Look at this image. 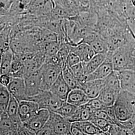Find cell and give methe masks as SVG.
<instances>
[{
    "mask_svg": "<svg viewBox=\"0 0 135 135\" xmlns=\"http://www.w3.org/2000/svg\"><path fill=\"white\" fill-rule=\"evenodd\" d=\"M112 60L115 71L135 72V39L113 51Z\"/></svg>",
    "mask_w": 135,
    "mask_h": 135,
    "instance_id": "obj_1",
    "label": "cell"
},
{
    "mask_svg": "<svg viewBox=\"0 0 135 135\" xmlns=\"http://www.w3.org/2000/svg\"><path fill=\"white\" fill-rule=\"evenodd\" d=\"M113 107L120 122L130 119L135 108V94L121 90L117 97Z\"/></svg>",
    "mask_w": 135,
    "mask_h": 135,
    "instance_id": "obj_2",
    "label": "cell"
},
{
    "mask_svg": "<svg viewBox=\"0 0 135 135\" xmlns=\"http://www.w3.org/2000/svg\"><path fill=\"white\" fill-rule=\"evenodd\" d=\"M42 80V90H50L54 82L62 72V70L51 62H46L39 69Z\"/></svg>",
    "mask_w": 135,
    "mask_h": 135,
    "instance_id": "obj_3",
    "label": "cell"
},
{
    "mask_svg": "<svg viewBox=\"0 0 135 135\" xmlns=\"http://www.w3.org/2000/svg\"><path fill=\"white\" fill-rule=\"evenodd\" d=\"M53 131V135H70L72 125L68 119L57 113L50 112V116L47 124Z\"/></svg>",
    "mask_w": 135,
    "mask_h": 135,
    "instance_id": "obj_4",
    "label": "cell"
},
{
    "mask_svg": "<svg viewBox=\"0 0 135 135\" xmlns=\"http://www.w3.org/2000/svg\"><path fill=\"white\" fill-rule=\"evenodd\" d=\"M113 51H109L106 54L104 61L93 72L87 76V81L103 80L114 71L112 60Z\"/></svg>",
    "mask_w": 135,
    "mask_h": 135,
    "instance_id": "obj_5",
    "label": "cell"
},
{
    "mask_svg": "<svg viewBox=\"0 0 135 135\" xmlns=\"http://www.w3.org/2000/svg\"><path fill=\"white\" fill-rule=\"evenodd\" d=\"M24 80L29 100L43 91L42 80L40 70L30 74L25 77Z\"/></svg>",
    "mask_w": 135,
    "mask_h": 135,
    "instance_id": "obj_6",
    "label": "cell"
},
{
    "mask_svg": "<svg viewBox=\"0 0 135 135\" xmlns=\"http://www.w3.org/2000/svg\"><path fill=\"white\" fill-rule=\"evenodd\" d=\"M11 95L19 102L29 100L27 95L24 79L11 77L10 83L7 86Z\"/></svg>",
    "mask_w": 135,
    "mask_h": 135,
    "instance_id": "obj_7",
    "label": "cell"
},
{
    "mask_svg": "<svg viewBox=\"0 0 135 135\" xmlns=\"http://www.w3.org/2000/svg\"><path fill=\"white\" fill-rule=\"evenodd\" d=\"M50 116V111L49 110L40 109L37 113L29 121L22 124L36 133L46 125Z\"/></svg>",
    "mask_w": 135,
    "mask_h": 135,
    "instance_id": "obj_8",
    "label": "cell"
},
{
    "mask_svg": "<svg viewBox=\"0 0 135 135\" xmlns=\"http://www.w3.org/2000/svg\"><path fill=\"white\" fill-rule=\"evenodd\" d=\"M19 103V115L22 123L29 121L40 110L38 104L33 101L25 100L20 102Z\"/></svg>",
    "mask_w": 135,
    "mask_h": 135,
    "instance_id": "obj_9",
    "label": "cell"
},
{
    "mask_svg": "<svg viewBox=\"0 0 135 135\" xmlns=\"http://www.w3.org/2000/svg\"><path fill=\"white\" fill-rule=\"evenodd\" d=\"M70 49L71 52L77 55L82 62L87 63L96 54L89 44L83 42L75 45H70Z\"/></svg>",
    "mask_w": 135,
    "mask_h": 135,
    "instance_id": "obj_10",
    "label": "cell"
},
{
    "mask_svg": "<svg viewBox=\"0 0 135 135\" xmlns=\"http://www.w3.org/2000/svg\"><path fill=\"white\" fill-rule=\"evenodd\" d=\"M71 91V89L63 77L62 72L50 89L52 93L66 101Z\"/></svg>",
    "mask_w": 135,
    "mask_h": 135,
    "instance_id": "obj_11",
    "label": "cell"
},
{
    "mask_svg": "<svg viewBox=\"0 0 135 135\" xmlns=\"http://www.w3.org/2000/svg\"><path fill=\"white\" fill-rule=\"evenodd\" d=\"M104 87V79L88 81L81 85V89L90 99L97 98Z\"/></svg>",
    "mask_w": 135,
    "mask_h": 135,
    "instance_id": "obj_12",
    "label": "cell"
},
{
    "mask_svg": "<svg viewBox=\"0 0 135 135\" xmlns=\"http://www.w3.org/2000/svg\"><path fill=\"white\" fill-rule=\"evenodd\" d=\"M121 89L135 94V72L123 71L118 72Z\"/></svg>",
    "mask_w": 135,
    "mask_h": 135,
    "instance_id": "obj_13",
    "label": "cell"
},
{
    "mask_svg": "<svg viewBox=\"0 0 135 135\" xmlns=\"http://www.w3.org/2000/svg\"><path fill=\"white\" fill-rule=\"evenodd\" d=\"M90 99L81 89L71 90L69 93L66 101L75 106H81L86 104Z\"/></svg>",
    "mask_w": 135,
    "mask_h": 135,
    "instance_id": "obj_14",
    "label": "cell"
},
{
    "mask_svg": "<svg viewBox=\"0 0 135 135\" xmlns=\"http://www.w3.org/2000/svg\"><path fill=\"white\" fill-rule=\"evenodd\" d=\"M70 52V45L67 43L62 44L58 53L49 61L57 65L63 70L67 65L66 61Z\"/></svg>",
    "mask_w": 135,
    "mask_h": 135,
    "instance_id": "obj_15",
    "label": "cell"
},
{
    "mask_svg": "<svg viewBox=\"0 0 135 135\" xmlns=\"http://www.w3.org/2000/svg\"><path fill=\"white\" fill-rule=\"evenodd\" d=\"M93 116V111L85 104L78 107L74 114L68 120L72 123L80 121H90Z\"/></svg>",
    "mask_w": 135,
    "mask_h": 135,
    "instance_id": "obj_16",
    "label": "cell"
},
{
    "mask_svg": "<svg viewBox=\"0 0 135 135\" xmlns=\"http://www.w3.org/2000/svg\"><path fill=\"white\" fill-rule=\"evenodd\" d=\"M118 94L110 88L104 86L97 98L106 106H112L116 101Z\"/></svg>",
    "mask_w": 135,
    "mask_h": 135,
    "instance_id": "obj_17",
    "label": "cell"
},
{
    "mask_svg": "<svg viewBox=\"0 0 135 135\" xmlns=\"http://www.w3.org/2000/svg\"><path fill=\"white\" fill-rule=\"evenodd\" d=\"M13 52L10 49L3 53L1 54V65L0 74L8 75L10 74L11 64L13 57Z\"/></svg>",
    "mask_w": 135,
    "mask_h": 135,
    "instance_id": "obj_18",
    "label": "cell"
},
{
    "mask_svg": "<svg viewBox=\"0 0 135 135\" xmlns=\"http://www.w3.org/2000/svg\"><path fill=\"white\" fill-rule=\"evenodd\" d=\"M107 54H97L87 63H85V74L88 76L94 72L103 63L106 57Z\"/></svg>",
    "mask_w": 135,
    "mask_h": 135,
    "instance_id": "obj_19",
    "label": "cell"
},
{
    "mask_svg": "<svg viewBox=\"0 0 135 135\" xmlns=\"http://www.w3.org/2000/svg\"><path fill=\"white\" fill-rule=\"evenodd\" d=\"M89 44L92 47L96 54H107L109 51L106 40L100 33Z\"/></svg>",
    "mask_w": 135,
    "mask_h": 135,
    "instance_id": "obj_20",
    "label": "cell"
},
{
    "mask_svg": "<svg viewBox=\"0 0 135 135\" xmlns=\"http://www.w3.org/2000/svg\"><path fill=\"white\" fill-rule=\"evenodd\" d=\"M72 124L78 127L85 134H101L103 133L91 121H80L74 122Z\"/></svg>",
    "mask_w": 135,
    "mask_h": 135,
    "instance_id": "obj_21",
    "label": "cell"
},
{
    "mask_svg": "<svg viewBox=\"0 0 135 135\" xmlns=\"http://www.w3.org/2000/svg\"><path fill=\"white\" fill-rule=\"evenodd\" d=\"M52 95V93L50 90L42 91L38 95L32 98L30 100L36 102L39 105V109L49 110Z\"/></svg>",
    "mask_w": 135,
    "mask_h": 135,
    "instance_id": "obj_22",
    "label": "cell"
},
{
    "mask_svg": "<svg viewBox=\"0 0 135 135\" xmlns=\"http://www.w3.org/2000/svg\"><path fill=\"white\" fill-rule=\"evenodd\" d=\"M104 86L110 88L118 94L120 92L122 89L118 72L114 70L104 79Z\"/></svg>",
    "mask_w": 135,
    "mask_h": 135,
    "instance_id": "obj_23",
    "label": "cell"
},
{
    "mask_svg": "<svg viewBox=\"0 0 135 135\" xmlns=\"http://www.w3.org/2000/svg\"><path fill=\"white\" fill-rule=\"evenodd\" d=\"M63 77L71 90L81 89V85L78 79L73 73L71 69L67 65L62 70Z\"/></svg>",
    "mask_w": 135,
    "mask_h": 135,
    "instance_id": "obj_24",
    "label": "cell"
},
{
    "mask_svg": "<svg viewBox=\"0 0 135 135\" xmlns=\"http://www.w3.org/2000/svg\"><path fill=\"white\" fill-rule=\"evenodd\" d=\"M19 103L14 97L11 95L10 102L7 109V112L9 117L13 121L18 123H22L20 119L19 115Z\"/></svg>",
    "mask_w": 135,
    "mask_h": 135,
    "instance_id": "obj_25",
    "label": "cell"
},
{
    "mask_svg": "<svg viewBox=\"0 0 135 135\" xmlns=\"http://www.w3.org/2000/svg\"><path fill=\"white\" fill-rule=\"evenodd\" d=\"M11 96L7 87L0 84V112L7 111Z\"/></svg>",
    "mask_w": 135,
    "mask_h": 135,
    "instance_id": "obj_26",
    "label": "cell"
},
{
    "mask_svg": "<svg viewBox=\"0 0 135 135\" xmlns=\"http://www.w3.org/2000/svg\"><path fill=\"white\" fill-rule=\"evenodd\" d=\"M10 29L6 27L1 31V54L11 49Z\"/></svg>",
    "mask_w": 135,
    "mask_h": 135,
    "instance_id": "obj_27",
    "label": "cell"
},
{
    "mask_svg": "<svg viewBox=\"0 0 135 135\" xmlns=\"http://www.w3.org/2000/svg\"><path fill=\"white\" fill-rule=\"evenodd\" d=\"M77 107L65 101L63 105L55 113L59 114L64 118L69 119L74 114L77 109Z\"/></svg>",
    "mask_w": 135,
    "mask_h": 135,
    "instance_id": "obj_28",
    "label": "cell"
},
{
    "mask_svg": "<svg viewBox=\"0 0 135 135\" xmlns=\"http://www.w3.org/2000/svg\"><path fill=\"white\" fill-rule=\"evenodd\" d=\"M0 119V132L10 130L18 129L19 126L22 124H18L15 122L9 117Z\"/></svg>",
    "mask_w": 135,
    "mask_h": 135,
    "instance_id": "obj_29",
    "label": "cell"
},
{
    "mask_svg": "<svg viewBox=\"0 0 135 135\" xmlns=\"http://www.w3.org/2000/svg\"><path fill=\"white\" fill-rule=\"evenodd\" d=\"M90 121L98 127L103 133L109 132L111 125L113 124L106 120L97 118L94 116H93Z\"/></svg>",
    "mask_w": 135,
    "mask_h": 135,
    "instance_id": "obj_30",
    "label": "cell"
},
{
    "mask_svg": "<svg viewBox=\"0 0 135 135\" xmlns=\"http://www.w3.org/2000/svg\"><path fill=\"white\" fill-rule=\"evenodd\" d=\"M66 101H64L59 97L54 95L52 93L51 98L49 110L50 112H56L58 109L63 105L64 103Z\"/></svg>",
    "mask_w": 135,
    "mask_h": 135,
    "instance_id": "obj_31",
    "label": "cell"
},
{
    "mask_svg": "<svg viewBox=\"0 0 135 135\" xmlns=\"http://www.w3.org/2000/svg\"><path fill=\"white\" fill-rule=\"evenodd\" d=\"M86 104L92 109V111L104 110L106 107L98 98L90 99Z\"/></svg>",
    "mask_w": 135,
    "mask_h": 135,
    "instance_id": "obj_32",
    "label": "cell"
},
{
    "mask_svg": "<svg viewBox=\"0 0 135 135\" xmlns=\"http://www.w3.org/2000/svg\"><path fill=\"white\" fill-rule=\"evenodd\" d=\"M15 0H0L1 16L8 14Z\"/></svg>",
    "mask_w": 135,
    "mask_h": 135,
    "instance_id": "obj_33",
    "label": "cell"
},
{
    "mask_svg": "<svg viewBox=\"0 0 135 135\" xmlns=\"http://www.w3.org/2000/svg\"><path fill=\"white\" fill-rule=\"evenodd\" d=\"M81 62V61L80 60V59L77 55L70 51L66 61V64L69 67H72L73 66L77 65Z\"/></svg>",
    "mask_w": 135,
    "mask_h": 135,
    "instance_id": "obj_34",
    "label": "cell"
},
{
    "mask_svg": "<svg viewBox=\"0 0 135 135\" xmlns=\"http://www.w3.org/2000/svg\"><path fill=\"white\" fill-rule=\"evenodd\" d=\"M93 116L97 118H101L110 122L112 124H114L112 121L111 118L108 115L107 113L104 110H99L96 111H93Z\"/></svg>",
    "mask_w": 135,
    "mask_h": 135,
    "instance_id": "obj_35",
    "label": "cell"
},
{
    "mask_svg": "<svg viewBox=\"0 0 135 135\" xmlns=\"http://www.w3.org/2000/svg\"><path fill=\"white\" fill-rule=\"evenodd\" d=\"M18 135H36V132L22 123L19 127Z\"/></svg>",
    "mask_w": 135,
    "mask_h": 135,
    "instance_id": "obj_36",
    "label": "cell"
},
{
    "mask_svg": "<svg viewBox=\"0 0 135 135\" xmlns=\"http://www.w3.org/2000/svg\"><path fill=\"white\" fill-rule=\"evenodd\" d=\"M36 134V135H53V133L51 128L47 124H46L43 128L37 131Z\"/></svg>",
    "mask_w": 135,
    "mask_h": 135,
    "instance_id": "obj_37",
    "label": "cell"
},
{
    "mask_svg": "<svg viewBox=\"0 0 135 135\" xmlns=\"http://www.w3.org/2000/svg\"><path fill=\"white\" fill-rule=\"evenodd\" d=\"M11 77L8 75H2L0 76V83L1 85L7 87L10 83Z\"/></svg>",
    "mask_w": 135,
    "mask_h": 135,
    "instance_id": "obj_38",
    "label": "cell"
},
{
    "mask_svg": "<svg viewBox=\"0 0 135 135\" xmlns=\"http://www.w3.org/2000/svg\"><path fill=\"white\" fill-rule=\"evenodd\" d=\"M70 133L71 135H84L82 131L76 126L72 124L70 129Z\"/></svg>",
    "mask_w": 135,
    "mask_h": 135,
    "instance_id": "obj_39",
    "label": "cell"
},
{
    "mask_svg": "<svg viewBox=\"0 0 135 135\" xmlns=\"http://www.w3.org/2000/svg\"><path fill=\"white\" fill-rule=\"evenodd\" d=\"M18 129H13L0 132V135H18Z\"/></svg>",
    "mask_w": 135,
    "mask_h": 135,
    "instance_id": "obj_40",
    "label": "cell"
},
{
    "mask_svg": "<svg viewBox=\"0 0 135 135\" xmlns=\"http://www.w3.org/2000/svg\"><path fill=\"white\" fill-rule=\"evenodd\" d=\"M131 4L135 8V0H130Z\"/></svg>",
    "mask_w": 135,
    "mask_h": 135,
    "instance_id": "obj_41",
    "label": "cell"
},
{
    "mask_svg": "<svg viewBox=\"0 0 135 135\" xmlns=\"http://www.w3.org/2000/svg\"><path fill=\"white\" fill-rule=\"evenodd\" d=\"M131 119H133L134 121H135V110H134V113H133V116H132V117Z\"/></svg>",
    "mask_w": 135,
    "mask_h": 135,
    "instance_id": "obj_42",
    "label": "cell"
},
{
    "mask_svg": "<svg viewBox=\"0 0 135 135\" xmlns=\"http://www.w3.org/2000/svg\"><path fill=\"white\" fill-rule=\"evenodd\" d=\"M84 135H100V134H94V135H88V134H84Z\"/></svg>",
    "mask_w": 135,
    "mask_h": 135,
    "instance_id": "obj_43",
    "label": "cell"
},
{
    "mask_svg": "<svg viewBox=\"0 0 135 135\" xmlns=\"http://www.w3.org/2000/svg\"><path fill=\"white\" fill-rule=\"evenodd\" d=\"M70 135H71V134H70Z\"/></svg>",
    "mask_w": 135,
    "mask_h": 135,
    "instance_id": "obj_44",
    "label": "cell"
}]
</instances>
